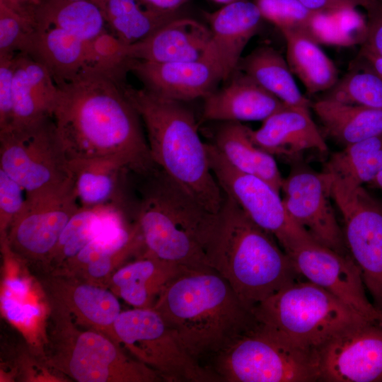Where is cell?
<instances>
[{"mask_svg":"<svg viewBox=\"0 0 382 382\" xmlns=\"http://www.w3.org/2000/svg\"><path fill=\"white\" fill-rule=\"evenodd\" d=\"M124 66H96L58 87L52 118L69 160L110 158L154 169L142 121L124 91Z\"/></svg>","mask_w":382,"mask_h":382,"instance_id":"6da1fadb","label":"cell"},{"mask_svg":"<svg viewBox=\"0 0 382 382\" xmlns=\"http://www.w3.org/2000/svg\"><path fill=\"white\" fill-rule=\"evenodd\" d=\"M153 308L206 369L256 323L228 283L209 267L184 270L166 286Z\"/></svg>","mask_w":382,"mask_h":382,"instance_id":"7a4b0ae2","label":"cell"},{"mask_svg":"<svg viewBox=\"0 0 382 382\" xmlns=\"http://www.w3.org/2000/svg\"><path fill=\"white\" fill-rule=\"evenodd\" d=\"M204 252L207 265L228 283L250 311L300 276L275 238L225 195Z\"/></svg>","mask_w":382,"mask_h":382,"instance_id":"3957f363","label":"cell"},{"mask_svg":"<svg viewBox=\"0 0 382 382\" xmlns=\"http://www.w3.org/2000/svg\"><path fill=\"white\" fill-rule=\"evenodd\" d=\"M123 88L145 127L156 166L197 204L218 213L224 195L210 168L193 112L183 102L134 88L127 81Z\"/></svg>","mask_w":382,"mask_h":382,"instance_id":"277c9868","label":"cell"},{"mask_svg":"<svg viewBox=\"0 0 382 382\" xmlns=\"http://www.w3.org/2000/svg\"><path fill=\"white\" fill-rule=\"evenodd\" d=\"M142 175L146 180L131 211L145 249L189 269L208 268L204 245L215 214L197 204L157 166Z\"/></svg>","mask_w":382,"mask_h":382,"instance_id":"5b68a950","label":"cell"},{"mask_svg":"<svg viewBox=\"0 0 382 382\" xmlns=\"http://www.w3.org/2000/svg\"><path fill=\"white\" fill-rule=\"evenodd\" d=\"M49 304L42 358L52 370L78 382L163 381L155 371L129 357L122 345L102 332L82 328L63 308Z\"/></svg>","mask_w":382,"mask_h":382,"instance_id":"8992f818","label":"cell"},{"mask_svg":"<svg viewBox=\"0 0 382 382\" xmlns=\"http://www.w3.org/2000/svg\"><path fill=\"white\" fill-rule=\"evenodd\" d=\"M252 313L258 323L315 352L344 327L366 321L325 289L299 279L259 303Z\"/></svg>","mask_w":382,"mask_h":382,"instance_id":"52a82bcc","label":"cell"},{"mask_svg":"<svg viewBox=\"0 0 382 382\" xmlns=\"http://www.w3.org/2000/svg\"><path fill=\"white\" fill-rule=\"evenodd\" d=\"M218 381H318L316 352L256 321L207 366Z\"/></svg>","mask_w":382,"mask_h":382,"instance_id":"ba28073f","label":"cell"},{"mask_svg":"<svg viewBox=\"0 0 382 382\" xmlns=\"http://www.w3.org/2000/svg\"><path fill=\"white\" fill-rule=\"evenodd\" d=\"M0 169L23 187L26 196L69 185V160L52 117L0 129Z\"/></svg>","mask_w":382,"mask_h":382,"instance_id":"9c48e42d","label":"cell"},{"mask_svg":"<svg viewBox=\"0 0 382 382\" xmlns=\"http://www.w3.org/2000/svg\"><path fill=\"white\" fill-rule=\"evenodd\" d=\"M121 345L168 382H216L153 308L122 311L114 324Z\"/></svg>","mask_w":382,"mask_h":382,"instance_id":"30bf717a","label":"cell"},{"mask_svg":"<svg viewBox=\"0 0 382 382\" xmlns=\"http://www.w3.org/2000/svg\"><path fill=\"white\" fill-rule=\"evenodd\" d=\"M206 150L210 168L224 194L272 235L287 255L314 240L291 217L279 192L270 183L234 168L212 143H206Z\"/></svg>","mask_w":382,"mask_h":382,"instance_id":"8fae6325","label":"cell"},{"mask_svg":"<svg viewBox=\"0 0 382 382\" xmlns=\"http://www.w3.org/2000/svg\"><path fill=\"white\" fill-rule=\"evenodd\" d=\"M343 221L347 250L359 267L375 306L382 311V202L363 186L330 189Z\"/></svg>","mask_w":382,"mask_h":382,"instance_id":"7c38bea8","label":"cell"},{"mask_svg":"<svg viewBox=\"0 0 382 382\" xmlns=\"http://www.w3.org/2000/svg\"><path fill=\"white\" fill-rule=\"evenodd\" d=\"M80 207L72 179L61 189L26 196L23 210L1 240L26 263L43 267L65 226Z\"/></svg>","mask_w":382,"mask_h":382,"instance_id":"4fadbf2b","label":"cell"},{"mask_svg":"<svg viewBox=\"0 0 382 382\" xmlns=\"http://www.w3.org/2000/svg\"><path fill=\"white\" fill-rule=\"evenodd\" d=\"M316 357L319 381H382V323L344 327L317 349Z\"/></svg>","mask_w":382,"mask_h":382,"instance_id":"5bb4252c","label":"cell"},{"mask_svg":"<svg viewBox=\"0 0 382 382\" xmlns=\"http://www.w3.org/2000/svg\"><path fill=\"white\" fill-rule=\"evenodd\" d=\"M281 191L291 217L318 243L342 255H350L332 205L328 179L303 163L291 162Z\"/></svg>","mask_w":382,"mask_h":382,"instance_id":"9a60e30c","label":"cell"},{"mask_svg":"<svg viewBox=\"0 0 382 382\" xmlns=\"http://www.w3.org/2000/svg\"><path fill=\"white\" fill-rule=\"evenodd\" d=\"M288 255L301 277L334 295L364 320L382 323V311L368 299L361 270L350 255L312 240Z\"/></svg>","mask_w":382,"mask_h":382,"instance_id":"2e32d148","label":"cell"},{"mask_svg":"<svg viewBox=\"0 0 382 382\" xmlns=\"http://www.w3.org/2000/svg\"><path fill=\"white\" fill-rule=\"evenodd\" d=\"M122 45L111 34L87 42L57 28H35L23 53L43 65L57 86L76 79L96 66L122 64Z\"/></svg>","mask_w":382,"mask_h":382,"instance_id":"e0dca14e","label":"cell"},{"mask_svg":"<svg viewBox=\"0 0 382 382\" xmlns=\"http://www.w3.org/2000/svg\"><path fill=\"white\" fill-rule=\"evenodd\" d=\"M41 285L49 301L66 310L79 326L95 330L120 343L114 324L122 312L109 289L77 277L47 272Z\"/></svg>","mask_w":382,"mask_h":382,"instance_id":"ac0fdd59","label":"cell"},{"mask_svg":"<svg viewBox=\"0 0 382 382\" xmlns=\"http://www.w3.org/2000/svg\"><path fill=\"white\" fill-rule=\"evenodd\" d=\"M126 64L127 71L139 79L143 88L180 102L204 98L223 81L218 69L205 59L176 62L128 59Z\"/></svg>","mask_w":382,"mask_h":382,"instance_id":"d6986e66","label":"cell"},{"mask_svg":"<svg viewBox=\"0 0 382 382\" xmlns=\"http://www.w3.org/2000/svg\"><path fill=\"white\" fill-rule=\"evenodd\" d=\"M211 37L204 58L219 71L223 81L237 70L241 54L255 36L263 18L257 5L248 0H236L206 14Z\"/></svg>","mask_w":382,"mask_h":382,"instance_id":"ffe728a7","label":"cell"},{"mask_svg":"<svg viewBox=\"0 0 382 382\" xmlns=\"http://www.w3.org/2000/svg\"><path fill=\"white\" fill-rule=\"evenodd\" d=\"M248 132L257 146L291 162L300 159L308 150L325 152L328 149L308 108L286 105L264 120L260 128H249Z\"/></svg>","mask_w":382,"mask_h":382,"instance_id":"44dd1931","label":"cell"},{"mask_svg":"<svg viewBox=\"0 0 382 382\" xmlns=\"http://www.w3.org/2000/svg\"><path fill=\"white\" fill-rule=\"evenodd\" d=\"M211 37L209 28L178 17L134 44L124 46L125 58L153 62H176L204 58Z\"/></svg>","mask_w":382,"mask_h":382,"instance_id":"7402d4cb","label":"cell"},{"mask_svg":"<svg viewBox=\"0 0 382 382\" xmlns=\"http://www.w3.org/2000/svg\"><path fill=\"white\" fill-rule=\"evenodd\" d=\"M230 78L225 86L204 98L206 120L263 121L286 106L243 71L237 69Z\"/></svg>","mask_w":382,"mask_h":382,"instance_id":"603a6c76","label":"cell"},{"mask_svg":"<svg viewBox=\"0 0 382 382\" xmlns=\"http://www.w3.org/2000/svg\"><path fill=\"white\" fill-rule=\"evenodd\" d=\"M69 170L81 207L113 206L127 214V175L131 170L121 161L110 158L69 160Z\"/></svg>","mask_w":382,"mask_h":382,"instance_id":"cb8c5ba5","label":"cell"},{"mask_svg":"<svg viewBox=\"0 0 382 382\" xmlns=\"http://www.w3.org/2000/svg\"><path fill=\"white\" fill-rule=\"evenodd\" d=\"M186 269L145 249L116 270L108 289L134 308H153L170 282Z\"/></svg>","mask_w":382,"mask_h":382,"instance_id":"d4e9b609","label":"cell"},{"mask_svg":"<svg viewBox=\"0 0 382 382\" xmlns=\"http://www.w3.org/2000/svg\"><path fill=\"white\" fill-rule=\"evenodd\" d=\"M57 94L58 87L46 68L28 54L17 53L14 57L13 110L9 127L52 117Z\"/></svg>","mask_w":382,"mask_h":382,"instance_id":"484cf974","label":"cell"},{"mask_svg":"<svg viewBox=\"0 0 382 382\" xmlns=\"http://www.w3.org/2000/svg\"><path fill=\"white\" fill-rule=\"evenodd\" d=\"M248 129L239 122H224L212 144L234 168L265 180L280 192L284 178L274 156L252 141Z\"/></svg>","mask_w":382,"mask_h":382,"instance_id":"4316f807","label":"cell"},{"mask_svg":"<svg viewBox=\"0 0 382 382\" xmlns=\"http://www.w3.org/2000/svg\"><path fill=\"white\" fill-rule=\"evenodd\" d=\"M324 134L344 146L382 134V109L320 98L311 103Z\"/></svg>","mask_w":382,"mask_h":382,"instance_id":"83f0119b","label":"cell"},{"mask_svg":"<svg viewBox=\"0 0 382 382\" xmlns=\"http://www.w3.org/2000/svg\"><path fill=\"white\" fill-rule=\"evenodd\" d=\"M382 169V134L348 144L332 153L323 173L330 187L354 190L370 184Z\"/></svg>","mask_w":382,"mask_h":382,"instance_id":"f1b7e54d","label":"cell"},{"mask_svg":"<svg viewBox=\"0 0 382 382\" xmlns=\"http://www.w3.org/2000/svg\"><path fill=\"white\" fill-rule=\"evenodd\" d=\"M54 27L87 42L109 35L99 6L91 1L42 0L35 16V28Z\"/></svg>","mask_w":382,"mask_h":382,"instance_id":"f546056e","label":"cell"},{"mask_svg":"<svg viewBox=\"0 0 382 382\" xmlns=\"http://www.w3.org/2000/svg\"><path fill=\"white\" fill-rule=\"evenodd\" d=\"M263 88L291 107L311 108V102L302 95L286 59L274 47H257L241 59L238 69Z\"/></svg>","mask_w":382,"mask_h":382,"instance_id":"4dcf8cb0","label":"cell"},{"mask_svg":"<svg viewBox=\"0 0 382 382\" xmlns=\"http://www.w3.org/2000/svg\"><path fill=\"white\" fill-rule=\"evenodd\" d=\"M286 45V62L310 95L324 93L338 81L332 59L308 36L294 30H281Z\"/></svg>","mask_w":382,"mask_h":382,"instance_id":"1f68e13d","label":"cell"},{"mask_svg":"<svg viewBox=\"0 0 382 382\" xmlns=\"http://www.w3.org/2000/svg\"><path fill=\"white\" fill-rule=\"evenodd\" d=\"M96 4L109 31L123 46L144 40L179 17L178 11L162 13L149 10L139 0H99Z\"/></svg>","mask_w":382,"mask_h":382,"instance_id":"d6a6232c","label":"cell"},{"mask_svg":"<svg viewBox=\"0 0 382 382\" xmlns=\"http://www.w3.org/2000/svg\"><path fill=\"white\" fill-rule=\"evenodd\" d=\"M113 206L80 207L63 229L43 269L52 272L76 255L101 231Z\"/></svg>","mask_w":382,"mask_h":382,"instance_id":"836d02e7","label":"cell"},{"mask_svg":"<svg viewBox=\"0 0 382 382\" xmlns=\"http://www.w3.org/2000/svg\"><path fill=\"white\" fill-rule=\"evenodd\" d=\"M321 98L382 109V79L364 68H350Z\"/></svg>","mask_w":382,"mask_h":382,"instance_id":"e575fe53","label":"cell"},{"mask_svg":"<svg viewBox=\"0 0 382 382\" xmlns=\"http://www.w3.org/2000/svg\"><path fill=\"white\" fill-rule=\"evenodd\" d=\"M263 18L279 30L301 33L313 39L318 18L323 14L314 12L299 0H254Z\"/></svg>","mask_w":382,"mask_h":382,"instance_id":"d590c367","label":"cell"},{"mask_svg":"<svg viewBox=\"0 0 382 382\" xmlns=\"http://www.w3.org/2000/svg\"><path fill=\"white\" fill-rule=\"evenodd\" d=\"M35 28L0 4V56L24 52Z\"/></svg>","mask_w":382,"mask_h":382,"instance_id":"8d00e7d4","label":"cell"},{"mask_svg":"<svg viewBox=\"0 0 382 382\" xmlns=\"http://www.w3.org/2000/svg\"><path fill=\"white\" fill-rule=\"evenodd\" d=\"M26 193L23 187L0 169V232L5 236L23 210Z\"/></svg>","mask_w":382,"mask_h":382,"instance_id":"74e56055","label":"cell"},{"mask_svg":"<svg viewBox=\"0 0 382 382\" xmlns=\"http://www.w3.org/2000/svg\"><path fill=\"white\" fill-rule=\"evenodd\" d=\"M16 54L0 56V129L9 127L11 123Z\"/></svg>","mask_w":382,"mask_h":382,"instance_id":"f35d334b","label":"cell"},{"mask_svg":"<svg viewBox=\"0 0 382 382\" xmlns=\"http://www.w3.org/2000/svg\"><path fill=\"white\" fill-rule=\"evenodd\" d=\"M364 10L367 19L361 47L382 56V0H371Z\"/></svg>","mask_w":382,"mask_h":382,"instance_id":"ab89813d","label":"cell"},{"mask_svg":"<svg viewBox=\"0 0 382 382\" xmlns=\"http://www.w3.org/2000/svg\"><path fill=\"white\" fill-rule=\"evenodd\" d=\"M18 359L16 366V374L24 381H64L61 376L52 374V369L47 366L42 358L35 361L32 355H21ZM66 381V380H65Z\"/></svg>","mask_w":382,"mask_h":382,"instance_id":"60d3db41","label":"cell"},{"mask_svg":"<svg viewBox=\"0 0 382 382\" xmlns=\"http://www.w3.org/2000/svg\"><path fill=\"white\" fill-rule=\"evenodd\" d=\"M308 9L323 14L336 15L344 12L356 11L357 7L364 9L371 0H299Z\"/></svg>","mask_w":382,"mask_h":382,"instance_id":"b9f144b4","label":"cell"},{"mask_svg":"<svg viewBox=\"0 0 382 382\" xmlns=\"http://www.w3.org/2000/svg\"><path fill=\"white\" fill-rule=\"evenodd\" d=\"M42 0H0V4L17 14L35 28L36 13Z\"/></svg>","mask_w":382,"mask_h":382,"instance_id":"7bdbcfd3","label":"cell"},{"mask_svg":"<svg viewBox=\"0 0 382 382\" xmlns=\"http://www.w3.org/2000/svg\"><path fill=\"white\" fill-rule=\"evenodd\" d=\"M350 68L369 69L382 79V56L361 47L356 58L351 62Z\"/></svg>","mask_w":382,"mask_h":382,"instance_id":"ee69618b","label":"cell"},{"mask_svg":"<svg viewBox=\"0 0 382 382\" xmlns=\"http://www.w3.org/2000/svg\"><path fill=\"white\" fill-rule=\"evenodd\" d=\"M187 0H139L145 8L157 12H175Z\"/></svg>","mask_w":382,"mask_h":382,"instance_id":"f6af8a7d","label":"cell"},{"mask_svg":"<svg viewBox=\"0 0 382 382\" xmlns=\"http://www.w3.org/2000/svg\"><path fill=\"white\" fill-rule=\"evenodd\" d=\"M369 185L372 187L379 189L382 191V169Z\"/></svg>","mask_w":382,"mask_h":382,"instance_id":"bcb514c9","label":"cell"},{"mask_svg":"<svg viewBox=\"0 0 382 382\" xmlns=\"http://www.w3.org/2000/svg\"><path fill=\"white\" fill-rule=\"evenodd\" d=\"M212 1H214L215 2H217V3L226 4L231 3V2L236 1V0H212Z\"/></svg>","mask_w":382,"mask_h":382,"instance_id":"7dc6e473","label":"cell"},{"mask_svg":"<svg viewBox=\"0 0 382 382\" xmlns=\"http://www.w3.org/2000/svg\"><path fill=\"white\" fill-rule=\"evenodd\" d=\"M63 1H81V0H63ZM84 1H91L97 4L99 0H84Z\"/></svg>","mask_w":382,"mask_h":382,"instance_id":"c3c4849f","label":"cell"}]
</instances>
